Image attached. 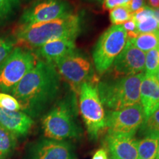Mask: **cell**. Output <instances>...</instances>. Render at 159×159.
Listing matches in <instances>:
<instances>
[{
  "label": "cell",
  "mask_w": 159,
  "mask_h": 159,
  "mask_svg": "<svg viewBox=\"0 0 159 159\" xmlns=\"http://www.w3.org/2000/svg\"><path fill=\"white\" fill-rule=\"evenodd\" d=\"M60 86L61 76L55 66L38 60L11 94L19 101L21 111L33 118L39 116L53 102Z\"/></svg>",
  "instance_id": "1"
},
{
  "label": "cell",
  "mask_w": 159,
  "mask_h": 159,
  "mask_svg": "<svg viewBox=\"0 0 159 159\" xmlns=\"http://www.w3.org/2000/svg\"><path fill=\"white\" fill-rule=\"evenodd\" d=\"M80 30V21L77 15L69 14L52 21L21 25L16 31L17 42L36 49L53 40L75 39Z\"/></svg>",
  "instance_id": "2"
},
{
  "label": "cell",
  "mask_w": 159,
  "mask_h": 159,
  "mask_svg": "<svg viewBox=\"0 0 159 159\" xmlns=\"http://www.w3.org/2000/svg\"><path fill=\"white\" fill-rule=\"evenodd\" d=\"M144 73L123 77L114 82L97 84L102 104L111 110L118 111L140 104V89Z\"/></svg>",
  "instance_id": "3"
},
{
  "label": "cell",
  "mask_w": 159,
  "mask_h": 159,
  "mask_svg": "<svg viewBox=\"0 0 159 159\" xmlns=\"http://www.w3.org/2000/svg\"><path fill=\"white\" fill-rule=\"evenodd\" d=\"M37 61V56L30 49L15 47L0 64V91L11 94Z\"/></svg>",
  "instance_id": "4"
},
{
  "label": "cell",
  "mask_w": 159,
  "mask_h": 159,
  "mask_svg": "<svg viewBox=\"0 0 159 159\" xmlns=\"http://www.w3.org/2000/svg\"><path fill=\"white\" fill-rule=\"evenodd\" d=\"M79 94L80 112L89 134L92 139H97L100 131L106 128V116L96 82L83 83Z\"/></svg>",
  "instance_id": "5"
},
{
  "label": "cell",
  "mask_w": 159,
  "mask_h": 159,
  "mask_svg": "<svg viewBox=\"0 0 159 159\" xmlns=\"http://www.w3.org/2000/svg\"><path fill=\"white\" fill-rule=\"evenodd\" d=\"M127 41L128 35L122 25H113L103 33L93 52L94 66L99 75L111 68Z\"/></svg>",
  "instance_id": "6"
},
{
  "label": "cell",
  "mask_w": 159,
  "mask_h": 159,
  "mask_svg": "<svg viewBox=\"0 0 159 159\" xmlns=\"http://www.w3.org/2000/svg\"><path fill=\"white\" fill-rule=\"evenodd\" d=\"M42 125L45 136L54 140L75 138L80 134L73 108L67 102H60L53 107L43 116Z\"/></svg>",
  "instance_id": "7"
},
{
  "label": "cell",
  "mask_w": 159,
  "mask_h": 159,
  "mask_svg": "<svg viewBox=\"0 0 159 159\" xmlns=\"http://www.w3.org/2000/svg\"><path fill=\"white\" fill-rule=\"evenodd\" d=\"M60 76L64 79L75 93H78L83 83L92 80L93 69L89 60L84 55L73 51L55 63Z\"/></svg>",
  "instance_id": "8"
},
{
  "label": "cell",
  "mask_w": 159,
  "mask_h": 159,
  "mask_svg": "<svg viewBox=\"0 0 159 159\" xmlns=\"http://www.w3.org/2000/svg\"><path fill=\"white\" fill-rule=\"evenodd\" d=\"M71 14L69 4L64 0H36L23 11L21 25L46 22Z\"/></svg>",
  "instance_id": "9"
},
{
  "label": "cell",
  "mask_w": 159,
  "mask_h": 159,
  "mask_svg": "<svg viewBox=\"0 0 159 159\" xmlns=\"http://www.w3.org/2000/svg\"><path fill=\"white\" fill-rule=\"evenodd\" d=\"M145 119L146 116L142 105L137 104L118 111H110L106 116V128L108 134L135 136Z\"/></svg>",
  "instance_id": "10"
},
{
  "label": "cell",
  "mask_w": 159,
  "mask_h": 159,
  "mask_svg": "<svg viewBox=\"0 0 159 159\" xmlns=\"http://www.w3.org/2000/svg\"><path fill=\"white\" fill-rule=\"evenodd\" d=\"M145 52L134 47L130 41H127L125 48L112 64L115 76H131L144 72Z\"/></svg>",
  "instance_id": "11"
},
{
  "label": "cell",
  "mask_w": 159,
  "mask_h": 159,
  "mask_svg": "<svg viewBox=\"0 0 159 159\" xmlns=\"http://www.w3.org/2000/svg\"><path fill=\"white\" fill-rule=\"evenodd\" d=\"M27 159H73V156L69 143L47 139L32 145Z\"/></svg>",
  "instance_id": "12"
},
{
  "label": "cell",
  "mask_w": 159,
  "mask_h": 159,
  "mask_svg": "<svg viewBox=\"0 0 159 159\" xmlns=\"http://www.w3.org/2000/svg\"><path fill=\"white\" fill-rule=\"evenodd\" d=\"M105 142L111 159H138V140L134 135L108 134Z\"/></svg>",
  "instance_id": "13"
},
{
  "label": "cell",
  "mask_w": 159,
  "mask_h": 159,
  "mask_svg": "<svg viewBox=\"0 0 159 159\" xmlns=\"http://www.w3.org/2000/svg\"><path fill=\"white\" fill-rule=\"evenodd\" d=\"M75 50V39H61L44 43L35 49V55L47 63H55Z\"/></svg>",
  "instance_id": "14"
},
{
  "label": "cell",
  "mask_w": 159,
  "mask_h": 159,
  "mask_svg": "<svg viewBox=\"0 0 159 159\" xmlns=\"http://www.w3.org/2000/svg\"><path fill=\"white\" fill-rule=\"evenodd\" d=\"M33 123V118L23 111H9L0 107V125L17 138L28 134Z\"/></svg>",
  "instance_id": "15"
},
{
  "label": "cell",
  "mask_w": 159,
  "mask_h": 159,
  "mask_svg": "<svg viewBox=\"0 0 159 159\" xmlns=\"http://www.w3.org/2000/svg\"><path fill=\"white\" fill-rule=\"evenodd\" d=\"M140 105L146 119L159 108V82L156 76L144 75L141 84Z\"/></svg>",
  "instance_id": "16"
},
{
  "label": "cell",
  "mask_w": 159,
  "mask_h": 159,
  "mask_svg": "<svg viewBox=\"0 0 159 159\" xmlns=\"http://www.w3.org/2000/svg\"><path fill=\"white\" fill-rule=\"evenodd\" d=\"M159 145L158 135H148L138 141V159H155Z\"/></svg>",
  "instance_id": "17"
},
{
  "label": "cell",
  "mask_w": 159,
  "mask_h": 159,
  "mask_svg": "<svg viewBox=\"0 0 159 159\" xmlns=\"http://www.w3.org/2000/svg\"><path fill=\"white\" fill-rule=\"evenodd\" d=\"M128 40L136 48L147 52L159 47V30L150 33H140L136 39Z\"/></svg>",
  "instance_id": "18"
},
{
  "label": "cell",
  "mask_w": 159,
  "mask_h": 159,
  "mask_svg": "<svg viewBox=\"0 0 159 159\" xmlns=\"http://www.w3.org/2000/svg\"><path fill=\"white\" fill-rule=\"evenodd\" d=\"M17 137L0 125V159H8L16 146Z\"/></svg>",
  "instance_id": "19"
},
{
  "label": "cell",
  "mask_w": 159,
  "mask_h": 159,
  "mask_svg": "<svg viewBox=\"0 0 159 159\" xmlns=\"http://www.w3.org/2000/svg\"><path fill=\"white\" fill-rule=\"evenodd\" d=\"M145 75L156 76L159 71V47L145 54Z\"/></svg>",
  "instance_id": "20"
},
{
  "label": "cell",
  "mask_w": 159,
  "mask_h": 159,
  "mask_svg": "<svg viewBox=\"0 0 159 159\" xmlns=\"http://www.w3.org/2000/svg\"><path fill=\"white\" fill-rule=\"evenodd\" d=\"M140 132L144 136L148 135L159 136V108L145 119L144 122L140 128Z\"/></svg>",
  "instance_id": "21"
},
{
  "label": "cell",
  "mask_w": 159,
  "mask_h": 159,
  "mask_svg": "<svg viewBox=\"0 0 159 159\" xmlns=\"http://www.w3.org/2000/svg\"><path fill=\"white\" fill-rule=\"evenodd\" d=\"M131 18L132 13L126 5L119 6L110 11V20L113 25H122Z\"/></svg>",
  "instance_id": "22"
},
{
  "label": "cell",
  "mask_w": 159,
  "mask_h": 159,
  "mask_svg": "<svg viewBox=\"0 0 159 159\" xmlns=\"http://www.w3.org/2000/svg\"><path fill=\"white\" fill-rule=\"evenodd\" d=\"M20 6V0H0V22L8 19Z\"/></svg>",
  "instance_id": "23"
},
{
  "label": "cell",
  "mask_w": 159,
  "mask_h": 159,
  "mask_svg": "<svg viewBox=\"0 0 159 159\" xmlns=\"http://www.w3.org/2000/svg\"><path fill=\"white\" fill-rule=\"evenodd\" d=\"M0 107L9 111H21L19 101L13 95L0 91Z\"/></svg>",
  "instance_id": "24"
},
{
  "label": "cell",
  "mask_w": 159,
  "mask_h": 159,
  "mask_svg": "<svg viewBox=\"0 0 159 159\" xmlns=\"http://www.w3.org/2000/svg\"><path fill=\"white\" fill-rule=\"evenodd\" d=\"M16 41L11 38L0 34V64L14 49Z\"/></svg>",
  "instance_id": "25"
},
{
  "label": "cell",
  "mask_w": 159,
  "mask_h": 159,
  "mask_svg": "<svg viewBox=\"0 0 159 159\" xmlns=\"http://www.w3.org/2000/svg\"><path fill=\"white\" fill-rule=\"evenodd\" d=\"M137 25V30L138 33H150V32L158 30V26L157 23L156 19H155L154 16L152 17H150L149 19L144 20L142 22L136 23Z\"/></svg>",
  "instance_id": "26"
},
{
  "label": "cell",
  "mask_w": 159,
  "mask_h": 159,
  "mask_svg": "<svg viewBox=\"0 0 159 159\" xmlns=\"http://www.w3.org/2000/svg\"><path fill=\"white\" fill-rule=\"evenodd\" d=\"M153 16L152 7H150L147 5L141 7L140 9L132 13V18L136 23L142 22V21L149 19L150 17Z\"/></svg>",
  "instance_id": "27"
},
{
  "label": "cell",
  "mask_w": 159,
  "mask_h": 159,
  "mask_svg": "<svg viewBox=\"0 0 159 159\" xmlns=\"http://www.w3.org/2000/svg\"><path fill=\"white\" fill-rule=\"evenodd\" d=\"M128 0H103V9L112 10L119 6L128 5Z\"/></svg>",
  "instance_id": "28"
},
{
  "label": "cell",
  "mask_w": 159,
  "mask_h": 159,
  "mask_svg": "<svg viewBox=\"0 0 159 159\" xmlns=\"http://www.w3.org/2000/svg\"><path fill=\"white\" fill-rule=\"evenodd\" d=\"M131 13L136 11L141 7L145 6V0H132L128 5H126Z\"/></svg>",
  "instance_id": "29"
},
{
  "label": "cell",
  "mask_w": 159,
  "mask_h": 159,
  "mask_svg": "<svg viewBox=\"0 0 159 159\" xmlns=\"http://www.w3.org/2000/svg\"><path fill=\"white\" fill-rule=\"evenodd\" d=\"M92 159H108L107 150L103 148L99 149L95 152Z\"/></svg>",
  "instance_id": "30"
},
{
  "label": "cell",
  "mask_w": 159,
  "mask_h": 159,
  "mask_svg": "<svg viewBox=\"0 0 159 159\" xmlns=\"http://www.w3.org/2000/svg\"><path fill=\"white\" fill-rule=\"evenodd\" d=\"M149 5L152 7V8L159 7V0H148Z\"/></svg>",
  "instance_id": "31"
},
{
  "label": "cell",
  "mask_w": 159,
  "mask_h": 159,
  "mask_svg": "<svg viewBox=\"0 0 159 159\" xmlns=\"http://www.w3.org/2000/svg\"><path fill=\"white\" fill-rule=\"evenodd\" d=\"M152 11H153V15L155 19H156L157 23H158V29H159V7L158 8H152Z\"/></svg>",
  "instance_id": "32"
},
{
  "label": "cell",
  "mask_w": 159,
  "mask_h": 159,
  "mask_svg": "<svg viewBox=\"0 0 159 159\" xmlns=\"http://www.w3.org/2000/svg\"><path fill=\"white\" fill-rule=\"evenodd\" d=\"M155 159H159V145H158V151H157V154L156 156V158Z\"/></svg>",
  "instance_id": "33"
},
{
  "label": "cell",
  "mask_w": 159,
  "mask_h": 159,
  "mask_svg": "<svg viewBox=\"0 0 159 159\" xmlns=\"http://www.w3.org/2000/svg\"><path fill=\"white\" fill-rule=\"evenodd\" d=\"M156 78H157V80H158V82H159V71H158V74H157V75H156Z\"/></svg>",
  "instance_id": "34"
},
{
  "label": "cell",
  "mask_w": 159,
  "mask_h": 159,
  "mask_svg": "<svg viewBox=\"0 0 159 159\" xmlns=\"http://www.w3.org/2000/svg\"><path fill=\"white\" fill-rule=\"evenodd\" d=\"M91 1H94V2H103V0H91Z\"/></svg>",
  "instance_id": "35"
},
{
  "label": "cell",
  "mask_w": 159,
  "mask_h": 159,
  "mask_svg": "<svg viewBox=\"0 0 159 159\" xmlns=\"http://www.w3.org/2000/svg\"><path fill=\"white\" fill-rule=\"evenodd\" d=\"M131 1H132V0H128V4H129V3H130V2H131Z\"/></svg>",
  "instance_id": "36"
},
{
  "label": "cell",
  "mask_w": 159,
  "mask_h": 159,
  "mask_svg": "<svg viewBox=\"0 0 159 159\" xmlns=\"http://www.w3.org/2000/svg\"><path fill=\"white\" fill-rule=\"evenodd\" d=\"M21 1V0H20ZM22 1H29V0H22Z\"/></svg>",
  "instance_id": "37"
}]
</instances>
